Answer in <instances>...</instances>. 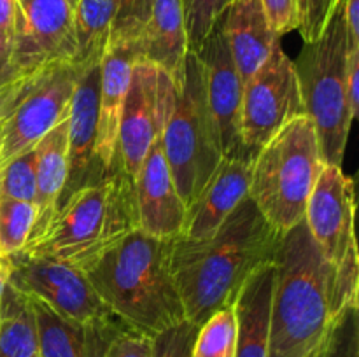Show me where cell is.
<instances>
[{
  "label": "cell",
  "mask_w": 359,
  "mask_h": 357,
  "mask_svg": "<svg viewBox=\"0 0 359 357\" xmlns=\"http://www.w3.org/2000/svg\"><path fill=\"white\" fill-rule=\"evenodd\" d=\"M280 237L245 196L209 238H172L170 270L186 321L202 326L217 310L233 307L252 273L273 262Z\"/></svg>",
  "instance_id": "cell-1"
},
{
  "label": "cell",
  "mask_w": 359,
  "mask_h": 357,
  "mask_svg": "<svg viewBox=\"0 0 359 357\" xmlns=\"http://www.w3.org/2000/svg\"><path fill=\"white\" fill-rule=\"evenodd\" d=\"M335 266L302 220L283 233L273 259L269 357H309L333 321Z\"/></svg>",
  "instance_id": "cell-2"
},
{
  "label": "cell",
  "mask_w": 359,
  "mask_h": 357,
  "mask_svg": "<svg viewBox=\"0 0 359 357\" xmlns=\"http://www.w3.org/2000/svg\"><path fill=\"white\" fill-rule=\"evenodd\" d=\"M86 275L112 314L133 331L153 338L186 321L170 270V240L137 227Z\"/></svg>",
  "instance_id": "cell-3"
},
{
  "label": "cell",
  "mask_w": 359,
  "mask_h": 357,
  "mask_svg": "<svg viewBox=\"0 0 359 357\" xmlns=\"http://www.w3.org/2000/svg\"><path fill=\"white\" fill-rule=\"evenodd\" d=\"M137 227L133 181L116 163L104 178L67 196L41 237L21 251L88 272Z\"/></svg>",
  "instance_id": "cell-4"
},
{
  "label": "cell",
  "mask_w": 359,
  "mask_h": 357,
  "mask_svg": "<svg viewBox=\"0 0 359 357\" xmlns=\"http://www.w3.org/2000/svg\"><path fill=\"white\" fill-rule=\"evenodd\" d=\"M325 167L316 126L302 114L287 121L252 160L249 198L280 234L300 224Z\"/></svg>",
  "instance_id": "cell-5"
},
{
  "label": "cell",
  "mask_w": 359,
  "mask_h": 357,
  "mask_svg": "<svg viewBox=\"0 0 359 357\" xmlns=\"http://www.w3.org/2000/svg\"><path fill=\"white\" fill-rule=\"evenodd\" d=\"M351 38L339 0L321 37L304 44L293 59L305 115L312 119L325 163L342 167L351 119L346 102V74Z\"/></svg>",
  "instance_id": "cell-6"
},
{
  "label": "cell",
  "mask_w": 359,
  "mask_h": 357,
  "mask_svg": "<svg viewBox=\"0 0 359 357\" xmlns=\"http://www.w3.org/2000/svg\"><path fill=\"white\" fill-rule=\"evenodd\" d=\"M161 144L175 188L188 209L224 158L207 104L203 66L196 52H188L184 79L161 132Z\"/></svg>",
  "instance_id": "cell-7"
},
{
  "label": "cell",
  "mask_w": 359,
  "mask_h": 357,
  "mask_svg": "<svg viewBox=\"0 0 359 357\" xmlns=\"http://www.w3.org/2000/svg\"><path fill=\"white\" fill-rule=\"evenodd\" d=\"M79 76L76 63L60 62L18 79L0 119V168L34 149L49 130L69 118Z\"/></svg>",
  "instance_id": "cell-8"
},
{
  "label": "cell",
  "mask_w": 359,
  "mask_h": 357,
  "mask_svg": "<svg viewBox=\"0 0 359 357\" xmlns=\"http://www.w3.org/2000/svg\"><path fill=\"white\" fill-rule=\"evenodd\" d=\"M302 114L305 111L293 59L279 41L242 90L241 139L245 156L255 160L258 150L287 121Z\"/></svg>",
  "instance_id": "cell-9"
},
{
  "label": "cell",
  "mask_w": 359,
  "mask_h": 357,
  "mask_svg": "<svg viewBox=\"0 0 359 357\" xmlns=\"http://www.w3.org/2000/svg\"><path fill=\"white\" fill-rule=\"evenodd\" d=\"M9 284L70 321L118 318L98 296L86 272L69 262L20 251L9 255Z\"/></svg>",
  "instance_id": "cell-10"
},
{
  "label": "cell",
  "mask_w": 359,
  "mask_h": 357,
  "mask_svg": "<svg viewBox=\"0 0 359 357\" xmlns=\"http://www.w3.org/2000/svg\"><path fill=\"white\" fill-rule=\"evenodd\" d=\"M175 93L177 88L167 74L140 56L135 59L118 135V163L130 178L163 132Z\"/></svg>",
  "instance_id": "cell-11"
},
{
  "label": "cell",
  "mask_w": 359,
  "mask_h": 357,
  "mask_svg": "<svg viewBox=\"0 0 359 357\" xmlns=\"http://www.w3.org/2000/svg\"><path fill=\"white\" fill-rule=\"evenodd\" d=\"M21 23L11 49L18 76L76 59L74 6L69 0H18Z\"/></svg>",
  "instance_id": "cell-12"
},
{
  "label": "cell",
  "mask_w": 359,
  "mask_h": 357,
  "mask_svg": "<svg viewBox=\"0 0 359 357\" xmlns=\"http://www.w3.org/2000/svg\"><path fill=\"white\" fill-rule=\"evenodd\" d=\"M196 56L203 66L207 104L216 126L221 153L224 158L251 161L245 156L241 139V107L244 84L235 69L219 21L205 37L202 48L196 51Z\"/></svg>",
  "instance_id": "cell-13"
},
{
  "label": "cell",
  "mask_w": 359,
  "mask_h": 357,
  "mask_svg": "<svg viewBox=\"0 0 359 357\" xmlns=\"http://www.w3.org/2000/svg\"><path fill=\"white\" fill-rule=\"evenodd\" d=\"M354 182L342 167L325 163L309 196L304 223L325 258L333 266L342 261L354 234Z\"/></svg>",
  "instance_id": "cell-14"
},
{
  "label": "cell",
  "mask_w": 359,
  "mask_h": 357,
  "mask_svg": "<svg viewBox=\"0 0 359 357\" xmlns=\"http://www.w3.org/2000/svg\"><path fill=\"white\" fill-rule=\"evenodd\" d=\"M132 181L139 230L163 240L181 237L186 205L172 178L161 135L149 147Z\"/></svg>",
  "instance_id": "cell-15"
},
{
  "label": "cell",
  "mask_w": 359,
  "mask_h": 357,
  "mask_svg": "<svg viewBox=\"0 0 359 357\" xmlns=\"http://www.w3.org/2000/svg\"><path fill=\"white\" fill-rule=\"evenodd\" d=\"M98 93H100V65L81 72L74 90L69 114V174L60 203L77 189L104 178L109 172L97 158ZM58 209V206H56Z\"/></svg>",
  "instance_id": "cell-16"
},
{
  "label": "cell",
  "mask_w": 359,
  "mask_h": 357,
  "mask_svg": "<svg viewBox=\"0 0 359 357\" xmlns=\"http://www.w3.org/2000/svg\"><path fill=\"white\" fill-rule=\"evenodd\" d=\"M139 58L137 42L109 46L100 62V93H98L97 158L105 172L118 163V135L123 107L132 79L133 63Z\"/></svg>",
  "instance_id": "cell-17"
},
{
  "label": "cell",
  "mask_w": 359,
  "mask_h": 357,
  "mask_svg": "<svg viewBox=\"0 0 359 357\" xmlns=\"http://www.w3.org/2000/svg\"><path fill=\"white\" fill-rule=\"evenodd\" d=\"M32 301L37 324L39 357H105L111 343L128 326L119 318L76 322Z\"/></svg>",
  "instance_id": "cell-18"
},
{
  "label": "cell",
  "mask_w": 359,
  "mask_h": 357,
  "mask_svg": "<svg viewBox=\"0 0 359 357\" xmlns=\"http://www.w3.org/2000/svg\"><path fill=\"white\" fill-rule=\"evenodd\" d=\"M252 161L223 158L198 198L186 209L181 237L202 240L217 231L235 206L249 195Z\"/></svg>",
  "instance_id": "cell-19"
},
{
  "label": "cell",
  "mask_w": 359,
  "mask_h": 357,
  "mask_svg": "<svg viewBox=\"0 0 359 357\" xmlns=\"http://www.w3.org/2000/svg\"><path fill=\"white\" fill-rule=\"evenodd\" d=\"M217 21L235 69L245 84L265 63L280 37L270 28L259 0H233Z\"/></svg>",
  "instance_id": "cell-20"
},
{
  "label": "cell",
  "mask_w": 359,
  "mask_h": 357,
  "mask_svg": "<svg viewBox=\"0 0 359 357\" xmlns=\"http://www.w3.org/2000/svg\"><path fill=\"white\" fill-rule=\"evenodd\" d=\"M137 48L140 58L167 74L177 90L181 88L189 52L182 0H153L149 21Z\"/></svg>",
  "instance_id": "cell-21"
},
{
  "label": "cell",
  "mask_w": 359,
  "mask_h": 357,
  "mask_svg": "<svg viewBox=\"0 0 359 357\" xmlns=\"http://www.w3.org/2000/svg\"><path fill=\"white\" fill-rule=\"evenodd\" d=\"M35 150V223L28 241L41 237L42 231L55 216L69 174V118L49 130ZM27 241V244H28Z\"/></svg>",
  "instance_id": "cell-22"
},
{
  "label": "cell",
  "mask_w": 359,
  "mask_h": 357,
  "mask_svg": "<svg viewBox=\"0 0 359 357\" xmlns=\"http://www.w3.org/2000/svg\"><path fill=\"white\" fill-rule=\"evenodd\" d=\"M273 262L252 273L233 303L237 317L235 357H269Z\"/></svg>",
  "instance_id": "cell-23"
},
{
  "label": "cell",
  "mask_w": 359,
  "mask_h": 357,
  "mask_svg": "<svg viewBox=\"0 0 359 357\" xmlns=\"http://www.w3.org/2000/svg\"><path fill=\"white\" fill-rule=\"evenodd\" d=\"M114 6L112 0H77L74 6L76 63L79 70L100 65L111 41Z\"/></svg>",
  "instance_id": "cell-24"
},
{
  "label": "cell",
  "mask_w": 359,
  "mask_h": 357,
  "mask_svg": "<svg viewBox=\"0 0 359 357\" xmlns=\"http://www.w3.org/2000/svg\"><path fill=\"white\" fill-rule=\"evenodd\" d=\"M0 357H39L32 301L9 282L0 303Z\"/></svg>",
  "instance_id": "cell-25"
},
{
  "label": "cell",
  "mask_w": 359,
  "mask_h": 357,
  "mask_svg": "<svg viewBox=\"0 0 359 357\" xmlns=\"http://www.w3.org/2000/svg\"><path fill=\"white\" fill-rule=\"evenodd\" d=\"M237 317L233 307L217 310L198 326L191 357H235Z\"/></svg>",
  "instance_id": "cell-26"
},
{
  "label": "cell",
  "mask_w": 359,
  "mask_h": 357,
  "mask_svg": "<svg viewBox=\"0 0 359 357\" xmlns=\"http://www.w3.org/2000/svg\"><path fill=\"white\" fill-rule=\"evenodd\" d=\"M34 223V203L0 196V258H9L27 245Z\"/></svg>",
  "instance_id": "cell-27"
},
{
  "label": "cell",
  "mask_w": 359,
  "mask_h": 357,
  "mask_svg": "<svg viewBox=\"0 0 359 357\" xmlns=\"http://www.w3.org/2000/svg\"><path fill=\"white\" fill-rule=\"evenodd\" d=\"M35 192V150L32 149L13 158L0 168V196L34 203Z\"/></svg>",
  "instance_id": "cell-28"
},
{
  "label": "cell",
  "mask_w": 359,
  "mask_h": 357,
  "mask_svg": "<svg viewBox=\"0 0 359 357\" xmlns=\"http://www.w3.org/2000/svg\"><path fill=\"white\" fill-rule=\"evenodd\" d=\"M321 357H359L358 304H351L333 317L321 345Z\"/></svg>",
  "instance_id": "cell-29"
},
{
  "label": "cell",
  "mask_w": 359,
  "mask_h": 357,
  "mask_svg": "<svg viewBox=\"0 0 359 357\" xmlns=\"http://www.w3.org/2000/svg\"><path fill=\"white\" fill-rule=\"evenodd\" d=\"M112 6L114 18L109 46L139 41L149 21L153 0H112Z\"/></svg>",
  "instance_id": "cell-30"
},
{
  "label": "cell",
  "mask_w": 359,
  "mask_h": 357,
  "mask_svg": "<svg viewBox=\"0 0 359 357\" xmlns=\"http://www.w3.org/2000/svg\"><path fill=\"white\" fill-rule=\"evenodd\" d=\"M231 2L233 0H182L189 51L196 52L202 48L205 37Z\"/></svg>",
  "instance_id": "cell-31"
},
{
  "label": "cell",
  "mask_w": 359,
  "mask_h": 357,
  "mask_svg": "<svg viewBox=\"0 0 359 357\" xmlns=\"http://www.w3.org/2000/svg\"><path fill=\"white\" fill-rule=\"evenodd\" d=\"M359 289V261L358 244H353L344 255L342 261L335 266L332 287V308L333 315L339 314L346 307L358 304Z\"/></svg>",
  "instance_id": "cell-32"
},
{
  "label": "cell",
  "mask_w": 359,
  "mask_h": 357,
  "mask_svg": "<svg viewBox=\"0 0 359 357\" xmlns=\"http://www.w3.org/2000/svg\"><path fill=\"white\" fill-rule=\"evenodd\" d=\"M198 326L182 321L151 338V357H191Z\"/></svg>",
  "instance_id": "cell-33"
},
{
  "label": "cell",
  "mask_w": 359,
  "mask_h": 357,
  "mask_svg": "<svg viewBox=\"0 0 359 357\" xmlns=\"http://www.w3.org/2000/svg\"><path fill=\"white\" fill-rule=\"evenodd\" d=\"M337 4L339 0H298V31L305 44L321 37Z\"/></svg>",
  "instance_id": "cell-34"
},
{
  "label": "cell",
  "mask_w": 359,
  "mask_h": 357,
  "mask_svg": "<svg viewBox=\"0 0 359 357\" xmlns=\"http://www.w3.org/2000/svg\"><path fill=\"white\" fill-rule=\"evenodd\" d=\"M266 21L277 37L298 30V0H259Z\"/></svg>",
  "instance_id": "cell-35"
},
{
  "label": "cell",
  "mask_w": 359,
  "mask_h": 357,
  "mask_svg": "<svg viewBox=\"0 0 359 357\" xmlns=\"http://www.w3.org/2000/svg\"><path fill=\"white\" fill-rule=\"evenodd\" d=\"M105 357H151V338L126 328L111 343Z\"/></svg>",
  "instance_id": "cell-36"
},
{
  "label": "cell",
  "mask_w": 359,
  "mask_h": 357,
  "mask_svg": "<svg viewBox=\"0 0 359 357\" xmlns=\"http://www.w3.org/2000/svg\"><path fill=\"white\" fill-rule=\"evenodd\" d=\"M346 102L351 119L358 118L359 111V46H351L346 74Z\"/></svg>",
  "instance_id": "cell-37"
},
{
  "label": "cell",
  "mask_w": 359,
  "mask_h": 357,
  "mask_svg": "<svg viewBox=\"0 0 359 357\" xmlns=\"http://www.w3.org/2000/svg\"><path fill=\"white\" fill-rule=\"evenodd\" d=\"M20 23L21 9L18 0H0V35L9 42L11 49H13Z\"/></svg>",
  "instance_id": "cell-38"
},
{
  "label": "cell",
  "mask_w": 359,
  "mask_h": 357,
  "mask_svg": "<svg viewBox=\"0 0 359 357\" xmlns=\"http://www.w3.org/2000/svg\"><path fill=\"white\" fill-rule=\"evenodd\" d=\"M344 18L351 44L359 46V0H344Z\"/></svg>",
  "instance_id": "cell-39"
},
{
  "label": "cell",
  "mask_w": 359,
  "mask_h": 357,
  "mask_svg": "<svg viewBox=\"0 0 359 357\" xmlns=\"http://www.w3.org/2000/svg\"><path fill=\"white\" fill-rule=\"evenodd\" d=\"M18 77L21 76H18L13 69L9 42L0 35V88L7 86V84L13 83V80L18 79Z\"/></svg>",
  "instance_id": "cell-40"
},
{
  "label": "cell",
  "mask_w": 359,
  "mask_h": 357,
  "mask_svg": "<svg viewBox=\"0 0 359 357\" xmlns=\"http://www.w3.org/2000/svg\"><path fill=\"white\" fill-rule=\"evenodd\" d=\"M7 282H9V258H0V303Z\"/></svg>",
  "instance_id": "cell-41"
},
{
  "label": "cell",
  "mask_w": 359,
  "mask_h": 357,
  "mask_svg": "<svg viewBox=\"0 0 359 357\" xmlns=\"http://www.w3.org/2000/svg\"><path fill=\"white\" fill-rule=\"evenodd\" d=\"M21 77H23V76H21ZM18 79H20V77H18ZM18 79H14V80H13V83H9V84H7V86L0 88V119H2L4 112H6V104H7V97H9L11 90H13V88H14V84H16V83H18Z\"/></svg>",
  "instance_id": "cell-42"
},
{
  "label": "cell",
  "mask_w": 359,
  "mask_h": 357,
  "mask_svg": "<svg viewBox=\"0 0 359 357\" xmlns=\"http://www.w3.org/2000/svg\"><path fill=\"white\" fill-rule=\"evenodd\" d=\"M321 345H323V343H321ZM321 345H319L318 349H316L314 352H312L311 356H309V357H321Z\"/></svg>",
  "instance_id": "cell-43"
},
{
  "label": "cell",
  "mask_w": 359,
  "mask_h": 357,
  "mask_svg": "<svg viewBox=\"0 0 359 357\" xmlns=\"http://www.w3.org/2000/svg\"><path fill=\"white\" fill-rule=\"evenodd\" d=\"M69 2L72 4V6H76V4H77V0H69Z\"/></svg>",
  "instance_id": "cell-44"
}]
</instances>
